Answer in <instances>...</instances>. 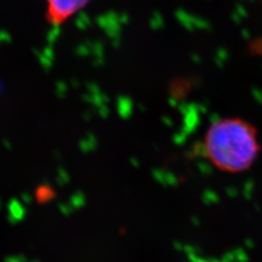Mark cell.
Returning a JSON list of instances; mask_svg holds the SVG:
<instances>
[{
	"label": "cell",
	"mask_w": 262,
	"mask_h": 262,
	"mask_svg": "<svg viewBox=\"0 0 262 262\" xmlns=\"http://www.w3.org/2000/svg\"><path fill=\"white\" fill-rule=\"evenodd\" d=\"M204 157L216 169L239 174L252 167L261 144L257 128L239 117H224L209 126L203 136Z\"/></svg>",
	"instance_id": "obj_1"
},
{
	"label": "cell",
	"mask_w": 262,
	"mask_h": 262,
	"mask_svg": "<svg viewBox=\"0 0 262 262\" xmlns=\"http://www.w3.org/2000/svg\"><path fill=\"white\" fill-rule=\"evenodd\" d=\"M89 3L90 0H46V20L54 27L61 26Z\"/></svg>",
	"instance_id": "obj_2"
},
{
	"label": "cell",
	"mask_w": 262,
	"mask_h": 262,
	"mask_svg": "<svg viewBox=\"0 0 262 262\" xmlns=\"http://www.w3.org/2000/svg\"><path fill=\"white\" fill-rule=\"evenodd\" d=\"M248 51L251 55L262 58V36L255 38L248 46Z\"/></svg>",
	"instance_id": "obj_3"
}]
</instances>
